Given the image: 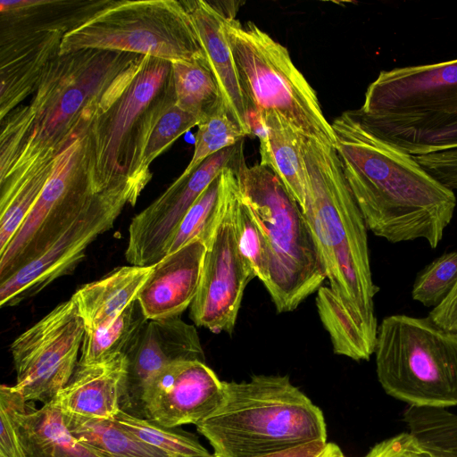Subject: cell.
Segmentation results:
<instances>
[{
  "label": "cell",
  "instance_id": "obj_1",
  "mask_svg": "<svg viewBox=\"0 0 457 457\" xmlns=\"http://www.w3.org/2000/svg\"><path fill=\"white\" fill-rule=\"evenodd\" d=\"M144 58L97 49L56 57L29 102L0 120V182L56 158L83 126L113 104Z\"/></svg>",
  "mask_w": 457,
  "mask_h": 457
},
{
  "label": "cell",
  "instance_id": "obj_2",
  "mask_svg": "<svg viewBox=\"0 0 457 457\" xmlns=\"http://www.w3.org/2000/svg\"><path fill=\"white\" fill-rule=\"evenodd\" d=\"M336 150L368 229L390 243L424 239L436 248L456 207L453 190L413 155L375 135L354 110L337 116Z\"/></svg>",
  "mask_w": 457,
  "mask_h": 457
},
{
  "label": "cell",
  "instance_id": "obj_3",
  "mask_svg": "<svg viewBox=\"0 0 457 457\" xmlns=\"http://www.w3.org/2000/svg\"><path fill=\"white\" fill-rule=\"evenodd\" d=\"M306 197L302 209L329 287L375 347L378 320L367 226L350 191L335 147L303 138Z\"/></svg>",
  "mask_w": 457,
  "mask_h": 457
},
{
  "label": "cell",
  "instance_id": "obj_4",
  "mask_svg": "<svg viewBox=\"0 0 457 457\" xmlns=\"http://www.w3.org/2000/svg\"><path fill=\"white\" fill-rule=\"evenodd\" d=\"M195 426L216 457H262L314 441L327 443L323 412L288 376L223 381L220 403Z\"/></svg>",
  "mask_w": 457,
  "mask_h": 457
},
{
  "label": "cell",
  "instance_id": "obj_5",
  "mask_svg": "<svg viewBox=\"0 0 457 457\" xmlns=\"http://www.w3.org/2000/svg\"><path fill=\"white\" fill-rule=\"evenodd\" d=\"M354 111L375 135L413 156L457 146V59L382 71Z\"/></svg>",
  "mask_w": 457,
  "mask_h": 457
},
{
  "label": "cell",
  "instance_id": "obj_6",
  "mask_svg": "<svg viewBox=\"0 0 457 457\" xmlns=\"http://www.w3.org/2000/svg\"><path fill=\"white\" fill-rule=\"evenodd\" d=\"M237 180L268 245L270 279L265 287L278 312H292L326 279L302 208L280 179L260 163H243Z\"/></svg>",
  "mask_w": 457,
  "mask_h": 457
},
{
  "label": "cell",
  "instance_id": "obj_7",
  "mask_svg": "<svg viewBox=\"0 0 457 457\" xmlns=\"http://www.w3.org/2000/svg\"><path fill=\"white\" fill-rule=\"evenodd\" d=\"M374 353L388 395L409 406L457 405V331L429 316L389 315L378 327Z\"/></svg>",
  "mask_w": 457,
  "mask_h": 457
},
{
  "label": "cell",
  "instance_id": "obj_8",
  "mask_svg": "<svg viewBox=\"0 0 457 457\" xmlns=\"http://www.w3.org/2000/svg\"><path fill=\"white\" fill-rule=\"evenodd\" d=\"M249 117L275 113L305 137L336 148L337 138L317 94L286 46L255 23L228 16L225 26Z\"/></svg>",
  "mask_w": 457,
  "mask_h": 457
},
{
  "label": "cell",
  "instance_id": "obj_9",
  "mask_svg": "<svg viewBox=\"0 0 457 457\" xmlns=\"http://www.w3.org/2000/svg\"><path fill=\"white\" fill-rule=\"evenodd\" d=\"M84 49L132 53L170 62L204 54L181 1H108L64 35L60 55Z\"/></svg>",
  "mask_w": 457,
  "mask_h": 457
},
{
  "label": "cell",
  "instance_id": "obj_10",
  "mask_svg": "<svg viewBox=\"0 0 457 457\" xmlns=\"http://www.w3.org/2000/svg\"><path fill=\"white\" fill-rule=\"evenodd\" d=\"M92 122L83 126L58 154L36 204L0 252V283L46 249L77 220L96 194L90 163Z\"/></svg>",
  "mask_w": 457,
  "mask_h": 457
},
{
  "label": "cell",
  "instance_id": "obj_11",
  "mask_svg": "<svg viewBox=\"0 0 457 457\" xmlns=\"http://www.w3.org/2000/svg\"><path fill=\"white\" fill-rule=\"evenodd\" d=\"M171 83L170 62L145 56L140 69L119 98L95 118L89 129L95 193L125 183L130 185L128 172L137 128L151 105Z\"/></svg>",
  "mask_w": 457,
  "mask_h": 457
},
{
  "label": "cell",
  "instance_id": "obj_12",
  "mask_svg": "<svg viewBox=\"0 0 457 457\" xmlns=\"http://www.w3.org/2000/svg\"><path fill=\"white\" fill-rule=\"evenodd\" d=\"M85 333L71 298L14 339L10 347L16 371L13 387L27 403H47L66 386L78 365Z\"/></svg>",
  "mask_w": 457,
  "mask_h": 457
},
{
  "label": "cell",
  "instance_id": "obj_13",
  "mask_svg": "<svg viewBox=\"0 0 457 457\" xmlns=\"http://www.w3.org/2000/svg\"><path fill=\"white\" fill-rule=\"evenodd\" d=\"M138 197L129 183L96 193L77 220L46 249L0 283L1 307L14 306L71 272L87 246L112 228L124 206L135 205Z\"/></svg>",
  "mask_w": 457,
  "mask_h": 457
},
{
  "label": "cell",
  "instance_id": "obj_14",
  "mask_svg": "<svg viewBox=\"0 0 457 457\" xmlns=\"http://www.w3.org/2000/svg\"><path fill=\"white\" fill-rule=\"evenodd\" d=\"M237 194V170L223 219L205 253L198 292L190 305L194 323L215 334L233 332L244 291L255 278L237 246L235 230Z\"/></svg>",
  "mask_w": 457,
  "mask_h": 457
},
{
  "label": "cell",
  "instance_id": "obj_15",
  "mask_svg": "<svg viewBox=\"0 0 457 457\" xmlns=\"http://www.w3.org/2000/svg\"><path fill=\"white\" fill-rule=\"evenodd\" d=\"M244 161L241 140L207 158L189 176L179 177L132 219L125 251L128 262L152 266L165 257L175 230L195 200L226 168Z\"/></svg>",
  "mask_w": 457,
  "mask_h": 457
},
{
  "label": "cell",
  "instance_id": "obj_16",
  "mask_svg": "<svg viewBox=\"0 0 457 457\" xmlns=\"http://www.w3.org/2000/svg\"><path fill=\"white\" fill-rule=\"evenodd\" d=\"M223 397V381L205 362L171 363L145 386L139 407L142 418L175 428L198 424L210 415Z\"/></svg>",
  "mask_w": 457,
  "mask_h": 457
},
{
  "label": "cell",
  "instance_id": "obj_17",
  "mask_svg": "<svg viewBox=\"0 0 457 457\" xmlns=\"http://www.w3.org/2000/svg\"><path fill=\"white\" fill-rule=\"evenodd\" d=\"M0 120L33 94L51 62L60 55L64 22L29 25L1 20Z\"/></svg>",
  "mask_w": 457,
  "mask_h": 457
},
{
  "label": "cell",
  "instance_id": "obj_18",
  "mask_svg": "<svg viewBox=\"0 0 457 457\" xmlns=\"http://www.w3.org/2000/svg\"><path fill=\"white\" fill-rule=\"evenodd\" d=\"M128 367L121 410L139 406L146 383L166 366L187 361L204 362V352L194 325L179 316L148 320L126 355Z\"/></svg>",
  "mask_w": 457,
  "mask_h": 457
},
{
  "label": "cell",
  "instance_id": "obj_19",
  "mask_svg": "<svg viewBox=\"0 0 457 457\" xmlns=\"http://www.w3.org/2000/svg\"><path fill=\"white\" fill-rule=\"evenodd\" d=\"M181 3L195 29L228 114L245 136L252 135L247 103L225 30L227 18L232 15H227L215 3L204 0Z\"/></svg>",
  "mask_w": 457,
  "mask_h": 457
},
{
  "label": "cell",
  "instance_id": "obj_20",
  "mask_svg": "<svg viewBox=\"0 0 457 457\" xmlns=\"http://www.w3.org/2000/svg\"><path fill=\"white\" fill-rule=\"evenodd\" d=\"M206 251L202 242L195 241L153 265L137 296L147 320L179 316L191 305L198 292Z\"/></svg>",
  "mask_w": 457,
  "mask_h": 457
},
{
  "label": "cell",
  "instance_id": "obj_21",
  "mask_svg": "<svg viewBox=\"0 0 457 457\" xmlns=\"http://www.w3.org/2000/svg\"><path fill=\"white\" fill-rule=\"evenodd\" d=\"M127 367L125 355L101 363L77 365L69 382L51 403L63 413L114 420L121 410Z\"/></svg>",
  "mask_w": 457,
  "mask_h": 457
},
{
  "label": "cell",
  "instance_id": "obj_22",
  "mask_svg": "<svg viewBox=\"0 0 457 457\" xmlns=\"http://www.w3.org/2000/svg\"><path fill=\"white\" fill-rule=\"evenodd\" d=\"M199 123L198 119L176 104L171 83L148 109L134 137L128 179L139 195L152 179V162Z\"/></svg>",
  "mask_w": 457,
  "mask_h": 457
},
{
  "label": "cell",
  "instance_id": "obj_23",
  "mask_svg": "<svg viewBox=\"0 0 457 457\" xmlns=\"http://www.w3.org/2000/svg\"><path fill=\"white\" fill-rule=\"evenodd\" d=\"M152 266H122L87 283L71 297L83 320L86 333L108 328L137 299Z\"/></svg>",
  "mask_w": 457,
  "mask_h": 457
},
{
  "label": "cell",
  "instance_id": "obj_24",
  "mask_svg": "<svg viewBox=\"0 0 457 457\" xmlns=\"http://www.w3.org/2000/svg\"><path fill=\"white\" fill-rule=\"evenodd\" d=\"M260 141V164L269 168L303 209L306 197L304 137L275 113L250 117Z\"/></svg>",
  "mask_w": 457,
  "mask_h": 457
},
{
  "label": "cell",
  "instance_id": "obj_25",
  "mask_svg": "<svg viewBox=\"0 0 457 457\" xmlns=\"http://www.w3.org/2000/svg\"><path fill=\"white\" fill-rule=\"evenodd\" d=\"M20 431L27 457H109L74 437L51 402L27 408L20 417Z\"/></svg>",
  "mask_w": 457,
  "mask_h": 457
},
{
  "label": "cell",
  "instance_id": "obj_26",
  "mask_svg": "<svg viewBox=\"0 0 457 457\" xmlns=\"http://www.w3.org/2000/svg\"><path fill=\"white\" fill-rule=\"evenodd\" d=\"M243 163L226 168L200 195L175 230L167 254L195 241L207 249L211 246L223 219L237 170Z\"/></svg>",
  "mask_w": 457,
  "mask_h": 457
},
{
  "label": "cell",
  "instance_id": "obj_27",
  "mask_svg": "<svg viewBox=\"0 0 457 457\" xmlns=\"http://www.w3.org/2000/svg\"><path fill=\"white\" fill-rule=\"evenodd\" d=\"M55 159L40 162L0 182V252L8 245L36 204Z\"/></svg>",
  "mask_w": 457,
  "mask_h": 457
},
{
  "label": "cell",
  "instance_id": "obj_28",
  "mask_svg": "<svg viewBox=\"0 0 457 457\" xmlns=\"http://www.w3.org/2000/svg\"><path fill=\"white\" fill-rule=\"evenodd\" d=\"M170 63L175 103L180 109L201 122L225 108L205 57Z\"/></svg>",
  "mask_w": 457,
  "mask_h": 457
},
{
  "label": "cell",
  "instance_id": "obj_29",
  "mask_svg": "<svg viewBox=\"0 0 457 457\" xmlns=\"http://www.w3.org/2000/svg\"><path fill=\"white\" fill-rule=\"evenodd\" d=\"M62 413L74 437L109 457H174L141 440L114 420Z\"/></svg>",
  "mask_w": 457,
  "mask_h": 457
},
{
  "label": "cell",
  "instance_id": "obj_30",
  "mask_svg": "<svg viewBox=\"0 0 457 457\" xmlns=\"http://www.w3.org/2000/svg\"><path fill=\"white\" fill-rule=\"evenodd\" d=\"M147 320L136 299L108 328L85 333L78 365H92L126 356Z\"/></svg>",
  "mask_w": 457,
  "mask_h": 457
},
{
  "label": "cell",
  "instance_id": "obj_31",
  "mask_svg": "<svg viewBox=\"0 0 457 457\" xmlns=\"http://www.w3.org/2000/svg\"><path fill=\"white\" fill-rule=\"evenodd\" d=\"M403 420L431 457H457V414L444 408L409 406Z\"/></svg>",
  "mask_w": 457,
  "mask_h": 457
},
{
  "label": "cell",
  "instance_id": "obj_32",
  "mask_svg": "<svg viewBox=\"0 0 457 457\" xmlns=\"http://www.w3.org/2000/svg\"><path fill=\"white\" fill-rule=\"evenodd\" d=\"M315 301L320 321L329 335L334 353L354 361L369 360L374 353V346L353 323L330 287H320Z\"/></svg>",
  "mask_w": 457,
  "mask_h": 457
},
{
  "label": "cell",
  "instance_id": "obj_33",
  "mask_svg": "<svg viewBox=\"0 0 457 457\" xmlns=\"http://www.w3.org/2000/svg\"><path fill=\"white\" fill-rule=\"evenodd\" d=\"M114 420L141 440L174 457H216L187 432L162 427L122 410Z\"/></svg>",
  "mask_w": 457,
  "mask_h": 457
},
{
  "label": "cell",
  "instance_id": "obj_34",
  "mask_svg": "<svg viewBox=\"0 0 457 457\" xmlns=\"http://www.w3.org/2000/svg\"><path fill=\"white\" fill-rule=\"evenodd\" d=\"M197 128L193 156L180 178L189 176L207 158L237 145L246 137L225 108L201 121Z\"/></svg>",
  "mask_w": 457,
  "mask_h": 457
},
{
  "label": "cell",
  "instance_id": "obj_35",
  "mask_svg": "<svg viewBox=\"0 0 457 457\" xmlns=\"http://www.w3.org/2000/svg\"><path fill=\"white\" fill-rule=\"evenodd\" d=\"M235 230L242 256L252 267L255 278L265 287L270 279L268 245L261 227L240 194L239 187L235 208Z\"/></svg>",
  "mask_w": 457,
  "mask_h": 457
},
{
  "label": "cell",
  "instance_id": "obj_36",
  "mask_svg": "<svg viewBox=\"0 0 457 457\" xmlns=\"http://www.w3.org/2000/svg\"><path fill=\"white\" fill-rule=\"evenodd\" d=\"M457 283V251L443 253L421 270L413 283L412 299L426 307L438 306Z\"/></svg>",
  "mask_w": 457,
  "mask_h": 457
},
{
  "label": "cell",
  "instance_id": "obj_37",
  "mask_svg": "<svg viewBox=\"0 0 457 457\" xmlns=\"http://www.w3.org/2000/svg\"><path fill=\"white\" fill-rule=\"evenodd\" d=\"M27 402L13 386L0 387V457H27L20 431V417Z\"/></svg>",
  "mask_w": 457,
  "mask_h": 457
},
{
  "label": "cell",
  "instance_id": "obj_38",
  "mask_svg": "<svg viewBox=\"0 0 457 457\" xmlns=\"http://www.w3.org/2000/svg\"><path fill=\"white\" fill-rule=\"evenodd\" d=\"M364 457H431L410 432H403L376 445Z\"/></svg>",
  "mask_w": 457,
  "mask_h": 457
},
{
  "label": "cell",
  "instance_id": "obj_39",
  "mask_svg": "<svg viewBox=\"0 0 457 457\" xmlns=\"http://www.w3.org/2000/svg\"><path fill=\"white\" fill-rule=\"evenodd\" d=\"M428 316L442 328L457 331V283L448 296Z\"/></svg>",
  "mask_w": 457,
  "mask_h": 457
},
{
  "label": "cell",
  "instance_id": "obj_40",
  "mask_svg": "<svg viewBox=\"0 0 457 457\" xmlns=\"http://www.w3.org/2000/svg\"><path fill=\"white\" fill-rule=\"evenodd\" d=\"M327 444L328 443L314 441L269 453L262 457H317L323 452Z\"/></svg>",
  "mask_w": 457,
  "mask_h": 457
},
{
  "label": "cell",
  "instance_id": "obj_41",
  "mask_svg": "<svg viewBox=\"0 0 457 457\" xmlns=\"http://www.w3.org/2000/svg\"><path fill=\"white\" fill-rule=\"evenodd\" d=\"M54 0H1V13L23 12L33 7L47 5Z\"/></svg>",
  "mask_w": 457,
  "mask_h": 457
},
{
  "label": "cell",
  "instance_id": "obj_42",
  "mask_svg": "<svg viewBox=\"0 0 457 457\" xmlns=\"http://www.w3.org/2000/svg\"><path fill=\"white\" fill-rule=\"evenodd\" d=\"M339 449L340 448L337 445L328 443L323 452L317 457H335Z\"/></svg>",
  "mask_w": 457,
  "mask_h": 457
},
{
  "label": "cell",
  "instance_id": "obj_43",
  "mask_svg": "<svg viewBox=\"0 0 457 457\" xmlns=\"http://www.w3.org/2000/svg\"><path fill=\"white\" fill-rule=\"evenodd\" d=\"M335 457H346V456L343 453L341 449H339V451L337 453Z\"/></svg>",
  "mask_w": 457,
  "mask_h": 457
}]
</instances>
